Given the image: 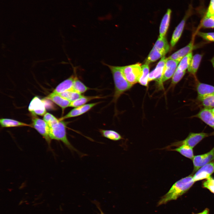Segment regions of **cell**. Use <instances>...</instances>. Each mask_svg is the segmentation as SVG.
I'll return each instance as SVG.
<instances>
[{
	"instance_id": "9c48e42d",
	"label": "cell",
	"mask_w": 214,
	"mask_h": 214,
	"mask_svg": "<svg viewBox=\"0 0 214 214\" xmlns=\"http://www.w3.org/2000/svg\"><path fill=\"white\" fill-rule=\"evenodd\" d=\"M167 58L164 56L162 57L157 64L155 68L149 74L148 81L155 80L159 86L162 88L163 86L161 79L164 67Z\"/></svg>"
},
{
	"instance_id": "d4e9b609",
	"label": "cell",
	"mask_w": 214,
	"mask_h": 214,
	"mask_svg": "<svg viewBox=\"0 0 214 214\" xmlns=\"http://www.w3.org/2000/svg\"><path fill=\"white\" fill-rule=\"evenodd\" d=\"M1 126L2 127H11L30 125L18 121L9 119L2 118L0 119Z\"/></svg>"
},
{
	"instance_id": "836d02e7",
	"label": "cell",
	"mask_w": 214,
	"mask_h": 214,
	"mask_svg": "<svg viewBox=\"0 0 214 214\" xmlns=\"http://www.w3.org/2000/svg\"><path fill=\"white\" fill-rule=\"evenodd\" d=\"M185 71H182L176 69L172 76V84L175 85L177 84L185 75Z\"/></svg>"
},
{
	"instance_id": "e0dca14e",
	"label": "cell",
	"mask_w": 214,
	"mask_h": 214,
	"mask_svg": "<svg viewBox=\"0 0 214 214\" xmlns=\"http://www.w3.org/2000/svg\"><path fill=\"white\" fill-rule=\"evenodd\" d=\"M193 48V43L191 41L187 45L172 54L168 58L180 62L185 56L192 52Z\"/></svg>"
},
{
	"instance_id": "e575fe53",
	"label": "cell",
	"mask_w": 214,
	"mask_h": 214,
	"mask_svg": "<svg viewBox=\"0 0 214 214\" xmlns=\"http://www.w3.org/2000/svg\"><path fill=\"white\" fill-rule=\"evenodd\" d=\"M198 34L203 39L206 40L214 42V32L205 33L199 32Z\"/></svg>"
},
{
	"instance_id": "44dd1931",
	"label": "cell",
	"mask_w": 214,
	"mask_h": 214,
	"mask_svg": "<svg viewBox=\"0 0 214 214\" xmlns=\"http://www.w3.org/2000/svg\"><path fill=\"white\" fill-rule=\"evenodd\" d=\"M171 150L177 151L184 156L192 160L194 157L193 148L189 146L182 144Z\"/></svg>"
},
{
	"instance_id": "ba28073f",
	"label": "cell",
	"mask_w": 214,
	"mask_h": 214,
	"mask_svg": "<svg viewBox=\"0 0 214 214\" xmlns=\"http://www.w3.org/2000/svg\"><path fill=\"white\" fill-rule=\"evenodd\" d=\"M208 136V134L204 133H190L185 139L174 143L172 145L179 146L182 144H185L193 148L203 139Z\"/></svg>"
},
{
	"instance_id": "d6a6232c",
	"label": "cell",
	"mask_w": 214,
	"mask_h": 214,
	"mask_svg": "<svg viewBox=\"0 0 214 214\" xmlns=\"http://www.w3.org/2000/svg\"><path fill=\"white\" fill-rule=\"evenodd\" d=\"M202 186L214 194V178L210 176L206 179L203 183Z\"/></svg>"
},
{
	"instance_id": "d6986e66",
	"label": "cell",
	"mask_w": 214,
	"mask_h": 214,
	"mask_svg": "<svg viewBox=\"0 0 214 214\" xmlns=\"http://www.w3.org/2000/svg\"><path fill=\"white\" fill-rule=\"evenodd\" d=\"M172 11L171 9H167L166 13L163 16L160 26L159 37H164L169 25Z\"/></svg>"
},
{
	"instance_id": "74e56055",
	"label": "cell",
	"mask_w": 214,
	"mask_h": 214,
	"mask_svg": "<svg viewBox=\"0 0 214 214\" xmlns=\"http://www.w3.org/2000/svg\"><path fill=\"white\" fill-rule=\"evenodd\" d=\"M214 4V0H210V4Z\"/></svg>"
},
{
	"instance_id": "cb8c5ba5",
	"label": "cell",
	"mask_w": 214,
	"mask_h": 214,
	"mask_svg": "<svg viewBox=\"0 0 214 214\" xmlns=\"http://www.w3.org/2000/svg\"><path fill=\"white\" fill-rule=\"evenodd\" d=\"M202 55L196 54L192 57L189 67L188 68V71L191 73L195 75L199 67L202 58Z\"/></svg>"
},
{
	"instance_id": "ffe728a7",
	"label": "cell",
	"mask_w": 214,
	"mask_h": 214,
	"mask_svg": "<svg viewBox=\"0 0 214 214\" xmlns=\"http://www.w3.org/2000/svg\"><path fill=\"white\" fill-rule=\"evenodd\" d=\"M196 90L199 99L207 96L214 93V86L199 83L196 86Z\"/></svg>"
},
{
	"instance_id": "83f0119b",
	"label": "cell",
	"mask_w": 214,
	"mask_h": 214,
	"mask_svg": "<svg viewBox=\"0 0 214 214\" xmlns=\"http://www.w3.org/2000/svg\"><path fill=\"white\" fill-rule=\"evenodd\" d=\"M89 89V88L86 86L78 78L76 74L73 86V90L82 94Z\"/></svg>"
},
{
	"instance_id": "603a6c76",
	"label": "cell",
	"mask_w": 214,
	"mask_h": 214,
	"mask_svg": "<svg viewBox=\"0 0 214 214\" xmlns=\"http://www.w3.org/2000/svg\"><path fill=\"white\" fill-rule=\"evenodd\" d=\"M99 131L103 137L112 141H117L123 139L119 133L114 130L100 129Z\"/></svg>"
},
{
	"instance_id": "8fae6325",
	"label": "cell",
	"mask_w": 214,
	"mask_h": 214,
	"mask_svg": "<svg viewBox=\"0 0 214 214\" xmlns=\"http://www.w3.org/2000/svg\"><path fill=\"white\" fill-rule=\"evenodd\" d=\"M214 172V161L210 162L198 169L193 175V179L195 182L207 179Z\"/></svg>"
},
{
	"instance_id": "4fadbf2b",
	"label": "cell",
	"mask_w": 214,
	"mask_h": 214,
	"mask_svg": "<svg viewBox=\"0 0 214 214\" xmlns=\"http://www.w3.org/2000/svg\"><path fill=\"white\" fill-rule=\"evenodd\" d=\"M73 67V74L68 78L60 83L56 87L53 91V92L59 94L65 91L73 90V86L76 74V69L74 67Z\"/></svg>"
},
{
	"instance_id": "5b68a950",
	"label": "cell",
	"mask_w": 214,
	"mask_h": 214,
	"mask_svg": "<svg viewBox=\"0 0 214 214\" xmlns=\"http://www.w3.org/2000/svg\"><path fill=\"white\" fill-rule=\"evenodd\" d=\"M141 64H136L121 67L123 74L127 80L133 85L139 82L142 73Z\"/></svg>"
},
{
	"instance_id": "8992f818",
	"label": "cell",
	"mask_w": 214,
	"mask_h": 214,
	"mask_svg": "<svg viewBox=\"0 0 214 214\" xmlns=\"http://www.w3.org/2000/svg\"><path fill=\"white\" fill-rule=\"evenodd\" d=\"M34 116L32 118V126L43 137L50 145L51 139L49 136V126L43 120Z\"/></svg>"
},
{
	"instance_id": "9a60e30c",
	"label": "cell",
	"mask_w": 214,
	"mask_h": 214,
	"mask_svg": "<svg viewBox=\"0 0 214 214\" xmlns=\"http://www.w3.org/2000/svg\"><path fill=\"white\" fill-rule=\"evenodd\" d=\"M196 117L214 129V114L212 109L204 108L201 110Z\"/></svg>"
},
{
	"instance_id": "f1b7e54d",
	"label": "cell",
	"mask_w": 214,
	"mask_h": 214,
	"mask_svg": "<svg viewBox=\"0 0 214 214\" xmlns=\"http://www.w3.org/2000/svg\"><path fill=\"white\" fill-rule=\"evenodd\" d=\"M59 94L71 102L77 100L83 96L82 94L73 90L65 91Z\"/></svg>"
},
{
	"instance_id": "6da1fadb",
	"label": "cell",
	"mask_w": 214,
	"mask_h": 214,
	"mask_svg": "<svg viewBox=\"0 0 214 214\" xmlns=\"http://www.w3.org/2000/svg\"><path fill=\"white\" fill-rule=\"evenodd\" d=\"M195 182L193 176L190 175L175 182L168 192L158 202V206L166 204L168 202L175 200L186 192Z\"/></svg>"
},
{
	"instance_id": "4316f807",
	"label": "cell",
	"mask_w": 214,
	"mask_h": 214,
	"mask_svg": "<svg viewBox=\"0 0 214 214\" xmlns=\"http://www.w3.org/2000/svg\"><path fill=\"white\" fill-rule=\"evenodd\" d=\"M192 57V53L191 52L181 59L177 69L182 71H185L189 66Z\"/></svg>"
},
{
	"instance_id": "4dcf8cb0",
	"label": "cell",
	"mask_w": 214,
	"mask_h": 214,
	"mask_svg": "<svg viewBox=\"0 0 214 214\" xmlns=\"http://www.w3.org/2000/svg\"><path fill=\"white\" fill-rule=\"evenodd\" d=\"M201 24L202 27L204 28H214V15H205L203 18Z\"/></svg>"
},
{
	"instance_id": "d590c367",
	"label": "cell",
	"mask_w": 214,
	"mask_h": 214,
	"mask_svg": "<svg viewBox=\"0 0 214 214\" xmlns=\"http://www.w3.org/2000/svg\"><path fill=\"white\" fill-rule=\"evenodd\" d=\"M209 210L208 209L206 208L202 212L196 214H209Z\"/></svg>"
},
{
	"instance_id": "7c38bea8",
	"label": "cell",
	"mask_w": 214,
	"mask_h": 214,
	"mask_svg": "<svg viewBox=\"0 0 214 214\" xmlns=\"http://www.w3.org/2000/svg\"><path fill=\"white\" fill-rule=\"evenodd\" d=\"M28 109L33 116H43L46 113L45 105L43 100L35 97L31 100Z\"/></svg>"
},
{
	"instance_id": "2e32d148",
	"label": "cell",
	"mask_w": 214,
	"mask_h": 214,
	"mask_svg": "<svg viewBox=\"0 0 214 214\" xmlns=\"http://www.w3.org/2000/svg\"><path fill=\"white\" fill-rule=\"evenodd\" d=\"M190 12V11H189ZM189 12L187 13L175 28L172 35L171 41V45L174 47L180 38L183 32L186 20L190 14Z\"/></svg>"
},
{
	"instance_id": "f35d334b",
	"label": "cell",
	"mask_w": 214,
	"mask_h": 214,
	"mask_svg": "<svg viewBox=\"0 0 214 214\" xmlns=\"http://www.w3.org/2000/svg\"><path fill=\"white\" fill-rule=\"evenodd\" d=\"M213 113L214 114V107L212 109Z\"/></svg>"
},
{
	"instance_id": "7402d4cb",
	"label": "cell",
	"mask_w": 214,
	"mask_h": 214,
	"mask_svg": "<svg viewBox=\"0 0 214 214\" xmlns=\"http://www.w3.org/2000/svg\"><path fill=\"white\" fill-rule=\"evenodd\" d=\"M103 98L99 96H84L71 102L70 107H76L85 104L87 102L94 99Z\"/></svg>"
},
{
	"instance_id": "7a4b0ae2",
	"label": "cell",
	"mask_w": 214,
	"mask_h": 214,
	"mask_svg": "<svg viewBox=\"0 0 214 214\" xmlns=\"http://www.w3.org/2000/svg\"><path fill=\"white\" fill-rule=\"evenodd\" d=\"M110 69L112 75L114 84V92L112 101L115 103L124 93L130 89L133 85L126 79L122 72L121 67L105 64Z\"/></svg>"
},
{
	"instance_id": "1f68e13d",
	"label": "cell",
	"mask_w": 214,
	"mask_h": 214,
	"mask_svg": "<svg viewBox=\"0 0 214 214\" xmlns=\"http://www.w3.org/2000/svg\"><path fill=\"white\" fill-rule=\"evenodd\" d=\"M43 120L47 123L49 127L51 126L59 121V119H58L53 115L48 113H46L44 115Z\"/></svg>"
},
{
	"instance_id": "3957f363",
	"label": "cell",
	"mask_w": 214,
	"mask_h": 214,
	"mask_svg": "<svg viewBox=\"0 0 214 214\" xmlns=\"http://www.w3.org/2000/svg\"><path fill=\"white\" fill-rule=\"evenodd\" d=\"M67 123L63 120H59L49 127V136L51 139L61 141L72 152H75L80 156L86 155L79 152L70 143L67 136L66 127Z\"/></svg>"
},
{
	"instance_id": "8d00e7d4",
	"label": "cell",
	"mask_w": 214,
	"mask_h": 214,
	"mask_svg": "<svg viewBox=\"0 0 214 214\" xmlns=\"http://www.w3.org/2000/svg\"><path fill=\"white\" fill-rule=\"evenodd\" d=\"M211 62L214 68V57L212 58L211 60Z\"/></svg>"
},
{
	"instance_id": "277c9868",
	"label": "cell",
	"mask_w": 214,
	"mask_h": 214,
	"mask_svg": "<svg viewBox=\"0 0 214 214\" xmlns=\"http://www.w3.org/2000/svg\"><path fill=\"white\" fill-rule=\"evenodd\" d=\"M169 48L165 37H159L149 53L145 63L149 64L163 57L169 51Z\"/></svg>"
},
{
	"instance_id": "ac0fdd59",
	"label": "cell",
	"mask_w": 214,
	"mask_h": 214,
	"mask_svg": "<svg viewBox=\"0 0 214 214\" xmlns=\"http://www.w3.org/2000/svg\"><path fill=\"white\" fill-rule=\"evenodd\" d=\"M60 106L63 111L67 107H70L71 102L59 94L52 92L46 97Z\"/></svg>"
},
{
	"instance_id": "5bb4252c",
	"label": "cell",
	"mask_w": 214,
	"mask_h": 214,
	"mask_svg": "<svg viewBox=\"0 0 214 214\" xmlns=\"http://www.w3.org/2000/svg\"><path fill=\"white\" fill-rule=\"evenodd\" d=\"M179 62L177 61L167 58L162 76L161 81L162 83L173 76Z\"/></svg>"
},
{
	"instance_id": "30bf717a",
	"label": "cell",
	"mask_w": 214,
	"mask_h": 214,
	"mask_svg": "<svg viewBox=\"0 0 214 214\" xmlns=\"http://www.w3.org/2000/svg\"><path fill=\"white\" fill-rule=\"evenodd\" d=\"M97 102L85 105L75 107L64 116L59 119V120H63L69 118L77 117L81 115L90 110L94 107L100 103Z\"/></svg>"
},
{
	"instance_id": "52a82bcc",
	"label": "cell",
	"mask_w": 214,
	"mask_h": 214,
	"mask_svg": "<svg viewBox=\"0 0 214 214\" xmlns=\"http://www.w3.org/2000/svg\"><path fill=\"white\" fill-rule=\"evenodd\" d=\"M214 160V147L209 152L204 154L194 156L192 159L194 172Z\"/></svg>"
},
{
	"instance_id": "f546056e",
	"label": "cell",
	"mask_w": 214,
	"mask_h": 214,
	"mask_svg": "<svg viewBox=\"0 0 214 214\" xmlns=\"http://www.w3.org/2000/svg\"><path fill=\"white\" fill-rule=\"evenodd\" d=\"M205 108L211 109L214 107V93L199 99Z\"/></svg>"
},
{
	"instance_id": "484cf974",
	"label": "cell",
	"mask_w": 214,
	"mask_h": 214,
	"mask_svg": "<svg viewBox=\"0 0 214 214\" xmlns=\"http://www.w3.org/2000/svg\"><path fill=\"white\" fill-rule=\"evenodd\" d=\"M142 75L139 79V82L142 85L147 86L148 83V77L149 74V64L145 63L141 65Z\"/></svg>"
}]
</instances>
